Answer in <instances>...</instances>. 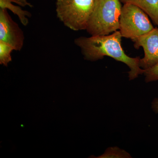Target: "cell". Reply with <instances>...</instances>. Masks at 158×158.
Instances as JSON below:
<instances>
[{
  "mask_svg": "<svg viewBox=\"0 0 158 158\" xmlns=\"http://www.w3.org/2000/svg\"><path fill=\"white\" fill-rule=\"evenodd\" d=\"M143 74L147 83L158 81V62L151 68L144 70Z\"/></svg>",
  "mask_w": 158,
  "mask_h": 158,
  "instance_id": "8fae6325",
  "label": "cell"
},
{
  "mask_svg": "<svg viewBox=\"0 0 158 158\" xmlns=\"http://www.w3.org/2000/svg\"><path fill=\"white\" fill-rule=\"evenodd\" d=\"M122 7L120 0H95L86 31L91 36L118 31Z\"/></svg>",
  "mask_w": 158,
  "mask_h": 158,
  "instance_id": "7a4b0ae2",
  "label": "cell"
},
{
  "mask_svg": "<svg viewBox=\"0 0 158 158\" xmlns=\"http://www.w3.org/2000/svg\"><path fill=\"white\" fill-rule=\"evenodd\" d=\"M135 48L142 47L144 57L140 59V67L145 70L151 68L158 62V27L139 37L133 38Z\"/></svg>",
  "mask_w": 158,
  "mask_h": 158,
  "instance_id": "5b68a950",
  "label": "cell"
},
{
  "mask_svg": "<svg viewBox=\"0 0 158 158\" xmlns=\"http://www.w3.org/2000/svg\"><path fill=\"white\" fill-rule=\"evenodd\" d=\"M154 28L148 15L143 10L132 4H123L118 30L123 37L132 40L146 34Z\"/></svg>",
  "mask_w": 158,
  "mask_h": 158,
  "instance_id": "277c9868",
  "label": "cell"
},
{
  "mask_svg": "<svg viewBox=\"0 0 158 158\" xmlns=\"http://www.w3.org/2000/svg\"><path fill=\"white\" fill-rule=\"evenodd\" d=\"M122 37L120 31H117L109 35L79 37L75 40V44L88 61H95L108 56L126 64L130 69L129 80H133L144 73V70L140 67L139 57L132 58L125 53L121 44Z\"/></svg>",
  "mask_w": 158,
  "mask_h": 158,
  "instance_id": "6da1fadb",
  "label": "cell"
},
{
  "mask_svg": "<svg viewBox=\"0 0 158 158\" xmlns=\"http://www.w3.org/2000/svg\"><path fill=\"white\" fill-rule=\"evenodd\" d=\"M95 0H56L57 15L74 31L86 30Z\"/></svg>",
  "mask_w": 158,
  "mask_h": 158,
  "instance_id": "3957f363",
  "label": "cell"
},
{
  "mask_svg": "<svg viewBox=\"0 0 158 158\" xmlns=\"http://www.w3.org/2000/svg\"><path fill=\"white\" fill-rule=\"evenodd\" d=\"M98 158H131L128 153L118 147H111L108 148L103 154Z\"/></svg>",
  "mask_w": 158,
  "mask_h": 158,
  "instance_id": "30bf717a",
  "label": "cell"
},
{
  "mask_svg": "<svg viewBox=\"0 0 158 158\" xmlns=\"http://www.w3.org/2000/svg\"><path fill=\"white\" fill-rule=\"evenodd\" d=\"M23 31L11 19L7 9H0V41L11 45L14 50L20 51L24 43Z\"/></svg>",
  "mask_w": 158,
  "mask_h": 158,
  "instance_id": "8992f818",
  "label": "cell"
},
{
  "mask_svg": "<svg viewBox=\"0 0 158 158\" xmlns=\"http://www.w3.org/2000/svg\"><path fill=\"white\" fill-rule=\"evenodd\" d=\"M0 7L2 9H9L18 16L21 23L26 26L28 23L27 17H30L31 15L27 11H24L19 6L12 4L11 0H0Z\"/></svg>",
  "mask_w": 158,
  "mask_h": 158,
  "instance_id": "ba28073f",
  "label": "cell"
},
{
  "mask_svg": "<svg viewBox=\"0 0 158 158\" xmlns=\"http://www.w3.org/2000/svg\"><path fill=\"white\" fill-rule=\"evenodd\" d=\"M14 50L13 48L6 43L0 41V64L7 66L11 61V53Z\"/></svg>",
  "mask_w": 158,
  "mask_h": 158,
  "instance_id": "9c48e42d",
  "label": "cell"
},
{
  "mask_svg": "<svg viewBox=\"0 0 158 158\" xmlns=\"http://www.w3.org/2000/svg\"><path fill=\"white\" fill-rule=\"evenodd\" d=\"M152 108L154 112L158 113V98H155L153 101Z\"/></svg>",
  "mask_w": 158,
  "mask_h": 158,
  "instance_id": "7c38bea8",
  "label": "cell"
},
{
  "mask_svg": "<svg viewBox=\"0 0 158 158\" xmlns=\"http://www.w3.org/2000/svg\"><path fill=\"white\" fill-rule=\"evenodd\" d=\"M121 3L135 5L149 16L158 27V0H120Z\"/></svg>",
  "mask_w": 158,
  "mask_h": 158,
  "instance_id": "52a82bcc",
  "label": "cell"
}]
</instances>
